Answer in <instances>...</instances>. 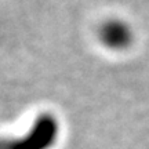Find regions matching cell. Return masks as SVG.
Returning <instances> with one entry per match:
<instances>
[{
	"instance_id": "obj_1",
	"label": "cell",
	"mask_w": 149,
	"mask_h": 149,
	"mask_svg": "<svg viewBox=\"0 0 149 149\" xmlns=\"http://www.w3.org/2000/svg\"><path fill=\"white\" fill-rule=\"evenodd\" d=\"M98 37L102 46L108 50L124 51L131 47L134 42V32L123 21L111 19L101 25L98 31Z\"/></svg>"
}]
</instances>
